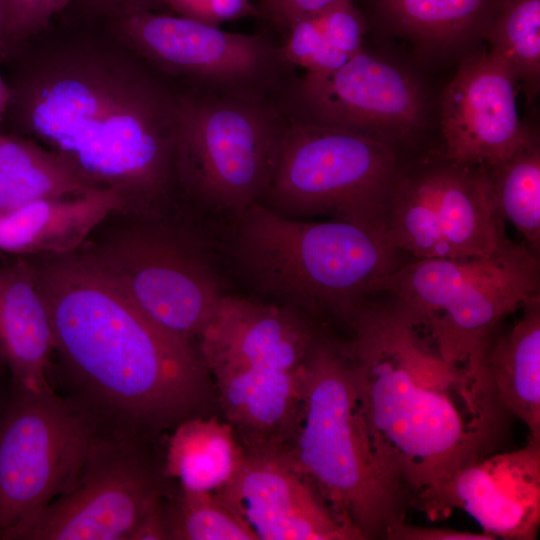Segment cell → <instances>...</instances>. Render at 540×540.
<instances>
[{
    "mask_svg": "<svg viewBox=\"0 0 540 540\" xmlns=\"http://www.w3.org/2000/svg\"><path fill=\"white\" fill-rule=\"evenodd\" d=\"M517 86L507 63L493 52L465 59L441 97L444 153L484 166L512 154L531 130L520 120Z\"/></svg>",
    "mask_w": 540,
    "mask_h": 540,
    "instance_id": "obj_16",
    "label": "cell"
},
{
    "mask_svg": "<svg viewBox=\"0 0 540 540\" xmlns=\"http://www.w3.org/2000/svg\"><path fill=\"white\" fill-rule=\"evenodd\" d=\"M344 344L374 447L417 505L495 445L505 410L488 375L446 361L390 300L359 304Z\"/></svg>",
    "mask_w": 540,
    "mask_h": 540,
    "instance_id": "obj_3",
    "label": "cell"
},
{
    "mask_svg": "<svg viewBox=\"0 0 540 540\" xmlns=\"http://www.w3.org/2000/svg\"><path fill=\"white\" fill-rule=\"evenodd\" d=\"M291 116L355 132L397 147L423 127L426 97L400 65L366 50L339 68L304 73L290 84Z\"/></svg>",
    "mask_w": 540,
    "mask_h": 540,
    "instance_id": "obj_15",
    "label": "cell"
},
{
    "mask_svg": "<svg viewBox=\"0 0 540 540\" xmlns=\"http://www.w3.org/2000/svg\"><path fill=\"white\" fill-rule=\"evenodd\" d=\"M417 507L430 519L458 508L495 538L532 540L540 524V441L473 461L424 498Z\"/></svg>",
    "mask_w": 540,
    "mask_h": 540,
    "instance_id": "obj_17",
    "label": "cell"
},
{
    "mask_svg": "<svg viewBox=\"0 0 540 540\" xmlns=\"http://www.w3.org/2000/svg\"><path fill=\"white\" fill-rule=\"evenodd\" d=\"M266 95L197 87L178 96L175 171L189 196L238 217L260 202L289 118Z\"/></svg>",
    "mask_w": 540,
    "mask_h": 540,
    "instance_id": "obj_8",
    "label": "cell"
},
{
    "mask_svg": "<svg viewBox=\"0 0 540 540\" xmlns=\"http://www.w3.org/2000/svg\"><path fill=\"white\" fill-rule=\"evenodd\" d=\"M169 529L163 498L157 501L141 518L129 540H166Z\"/></svg>",
    "mask_w": 540,
    "mask_h": 540,
    "instance_id": "obj_34",
    "label": "cell"
},
{
    "mask_svg": "<svg viewBox=\"0 0 540 540\" xmlns=\"http://www.w3.org/2000/svg\"><path fill=\"white\" fill-rule=\"evenodd\" d=\"M244 458L245 448L227 421L197 415L174 426L163 474L183 490L216 492L234 479Z\"/></svg>",
    "mask_w": 540,
    "mask_h": 540,
    "instance_id": "obj_23",
    "label": "cell"
},
{
    "mask_svg": "<svg viewBox=\"0 0 540 540\" xmlns=\"http://www.w3.org/2000/svg\"><path fill=\"white\" fill-rule=\"evenodd\" d=\"M521 308L513 328L491 339L484 364L500 406L540 441V296Z\"/></svg>",
    "mask_w": 540,
    "mask_h": 540,
    "instance_id": "obj_22",
    "label": "cell"
},
{
    "mask_svg": "<svg viewBox=\"0 0 540 540\" xmlns=\"http://www.w3.org/2000/svg\"><path fill=\"white\" fill-rule=\"evenodd\" d=\"M539 255L505 241L470 258H408L378 285L449 363L487 374L484 356L508 314L539 297Z\"/></svg>",
    "mask_w": 540,
    "mask_h": 540,
    "instance_id": "obj_7",
    "label": "cell"
},
{
    "mask_svg": "<svg viewBox=\"0 0 540 540\" xmlns=\"http://www.w3.org/2000/svg\"><path fill=\"white\" fill-rule=\"evenodd\" d=\"M501 0H371L389 32L423 55H441L484 38Z\"/></svg>",
    "mask_w": 540,
    "mask_h": 540,
    "instance_id": "obj_21",
    "label": "cell"
},
{
    "mask_svg": "<svg viewBox=\"0 0 540 540\" xmlns=\"http://www.w3.org/2000/svg\"><path fill=\"white\" fill-rule=\"evenodd\" d=\"M496 209L513 224L535 254L540 251V143L530 130L525 141L505 159L485 166Z\"/></svg>",
    "mask_w": 540,
    "mask_h": 540,
    "instance_id": "obj_26",
    "label": "cell"
},
{
    "mask_svg": "<svg viewBox=\"0 0 540 540\" xmlns=\"http://www.w3.org/2000/svg\"><path fill=\"white\" fill-rule=\"evenodd\" d=\"M363 539L384 537L406 498L381 461L344 345L318 333L305 359L300 405L281 450Z\"/></svg>",
    "mask_w": 540,
    "mask_h": 540,
    "instance_id": "obj_4",
    "label": "cell"
},
{
    "mask_svg": "<svg viewBox=\"0 0 540 540\" xmlns=\"http://www.w3.org/2000/svg\"><path fill=\"white\" fill-rule=\"evenodd\" d=\"M317 333L289 305L225 295L199 333L227 422L248 450H282L296 421Z\"/></svg>",
    "mask_w": 540,
    "mask_h": 540,
    "instance_id": "obj_5",
    "label": "cell"
},
{
    "mask_svg": "<svg viewBox=\"0 0 540 540\" xmlns=\"http://www.w3.org/2000/svg\"><path fill=\"white\" fill-rule=\"evenodd\" d=\"M140 432L104 425L74 486L35 516L15 540H129L161 498L160 476Z\"/></svg>",
    "mask_w": 540,
    "mask_h": 540,
    "instance_id": "obj_13",
    "label": "cell"
},
{
    "mask_svg": "<svg viewBox=\"0 0 540 540\" xmlns=\"http://www.w3.org/2000/svg\"><path fill=\"white\" fill-rule=\"evenodd\" d=\"M95 185L66 156L18 135L0 132V213L29 202L85 194Z\"/></svg>",
    "mask_w": 540,
    "mask_h": 540,
    "instance_id": "obj_24",
    "label": "cell"
},
{
    "mask_svg": "<svg viewBox=\"0 0 540 540\" xmlns=\"http://www.w3.org/2000/svg\"><path fill=\"white\" fill-rule=\"evenodd\" d=\"M71 0H0V11L6 41L12 57L22 44L48 28L52 19Z\"/></svg>",
    "mask_w": 540,
    "mask_h": 540,
    "instance_id": "obj_29",
    "label": "cell"
},
{
    "mask_svg": "<svg viewBox=\"0 0 540 540\" xmlns=\"http://www.w3.org/2000/svg\"><path fill=\"white\" fill-rule=\"evenodd\" d=\"M484 38L534 100L540 88V0H501Z\"/></svg>",
    "mask_w": 540,
    "mask_h": 540,
    "instance_id": "obj_27",
    "label": "cell"
},
{
    "mask_svg": "<svg viewBox=\"0 0 540 540\" xmlns=\"http://www.w3.org/2000/svg\"><path fill=\"white\" fill-rule=\"evenodd\" d=\"M109 20L116 35L151 63L201 88L268 93L289 66L280 46L262 35L150 10Z\"/></svg>",
    "mask_w": 540,
    "mask_h": 540,
    "instance_id": "obj_14",
    "label": "cell"
},
{
    "mask_svg": "<svg viewBox=\"0 0 540 540\" xmlns=\"http://www.w3.org/2000/svg\"><path fill=\"white\" fill-rule=\"evenodd\" d=\"M340 0H261L262 10L273 23L287 30L296 22L319 14Z\"/></svg>",
    "mask_w": 540,
    "mask_h": 540,
    "instance_id": "obj_31",
    "label": "cell"
},
{
    "mask_svg": "<svg viewBox=\"0 0 540 540\" xmlns=\"http://www.w3.org/2000/svg\"><path fill=\"white\" fill-rule=\"evenodd\" d=\"M238 219L235 256L261 291L344 321L408 259L380 228L290 218L261 203Z\"/></svg>",
    "mask_w": 540,
    "mask_h": 540,
    "instance_id": "obj_6",
    "label": "cell"
},
{
    "mask_svg": "<svg viewBox=\"0 0 540 540\" xmlns=\"http://www.w3.org/2000/svg\"><path fill=\"white\" fill-rule=\"evenodd\" d=\"M10 57H12V51L4 35L3 22H2V16H1V11H0V61L7 60Z\"/></svg>",
    "mask_w": 540,
    "mask_h": 540,
    "instance_id": "obj_37",
    "label": "cell"
},
{
    "mask_svg": "<svg viewBox=\"0 0 540 540\" xmlns=\"http://www.w3.org/2000/svg\"><path fill=\"white\" fill-rule=\"evenodd\" d=\"M220 493L258 540H354L362 536L328 506L281 450H248Z\"/></svg>",
    "mask_w": 540,
    "mask_h": 540,
    "instance_id": "obj_18",
    "label": "cell"
},
{
    "mask_svg": "<svg viewBox=\"0 0 540 540\" xmlns=\"http://www.w3.org/2000/svg\"><path fill=\"white\" fill-rule=\"evenodd\" d=\"M105 424L73 396L11 382L0 416V539L17 534L75 484Z\"/></svg>",
    "mask_w": 540,
    "mask_h": 540,
    "instance_id": "obj_11",
    "label": "cell"
},
{
    "mask_svg": "<svg viewBox=\"0 0 540 540\" xmlns=\"http://www.w3.org/2000/svg\"><path fill=\"white\" fill-rule=\"evenodd\" d=\"M82 7L90 13L116 18L136 11H159L165 7L162 0H78Z\"/></svg>",
    "mask_w": 540,
    "mask_h": 540,
    "instance_id": "obj_33",
    "label": "cell"
},
{
    "mask_svg": "<svg viewBox=\"0 0 540 540\" xmlns=\"http://www.w3.org/2000/svg\"><path fill=\"white\" fill-rule=\"evenodd\" d=\"M11 392V378L8 371L0 361V416L8 402Z\"/></svg>",
    "mask_w": 540,
    "mask_h": 540,
    "instance_id": "obj_35",
    "label": "cell"
},
{
    "mask_svg": "<svg viewBox=\"0 0 540 540\" xmlns=\"http://www.w3.org/2000/svg\"><path fill=\"white\" fill-rule=\"evenodd\" d=\"M7 86L8 134L63 154L117 191L122 214L162 217L178 186V96L131 61L92 48L27 65Z\"/></svg>",
    "mask_w": 540,
    "mask_h": 540,
    "instance_id": "obj_1",
    "label": "cell"
},
{
    "mask_svg": "<svg viewBox=\"0 0 540 540\" xmlns=\"http://www.w3.org/2000/svg\"><path fill=\"white\" fill-rule=\"evenodd\" d=\"M123 212L124 202L111 188L35 200L0 213V253L11 256L72 253L109 217Z\"/></svg>",
    "mask_w": 540,
    "mask_h": 540,
    "instance_id": "obj_20",
    "label": "cell"
},
{
    "mask_svg": "<svg viewBox=\"0 0 540 540\" xmlns=\"http://www.w3.org/2000/svg\"><path fill=\"white\" fill-rule=\"evenodd\" d=\"M118 214L79 250L158 324L197 338L224 296L206 255L162 217Z\"/></svg>",
    "mask_w": 540,
    "mask_h": 540,
    "instance_id": "obj_10",
    "label": "cell"
},
{
    "mask_svg": "<svg viewBox=\"0 0 540 540\" xmlns=\"http://www.w3.org/2000/svg\"><path fill=\"white\" fill-rule=\"evenodd\" d=\"M486 167L430 152L400 166L384 219L392 244L411 259L470 258L506 239Z\"/></svg>",
    "mask_w": 540,
    "mask_h": 540,
    "instance_id": "obj_12",
    "label": "cell"
},
{
    "mask_svg": "<svg viewBox=\"0 0 540 540\" xmlns=\"http://www.w3.org/2000/svg\"><path fill=\"white\" fill-rule=\"evenodd\" d=\"M390 540H493L484 532L459 531L451 528L422 527L400 518L389 525L384 537Z\"/></svg>",
    "mask_w": 540,
    "mask_h": 540,
    "instance_id": "obj_32",
    "label": "cell"
},
{
    "mask_svg": "<svg viewBox=\"0 0 540 540\" xmlns=\"http://www.w3.org/2000/svg\"><path fill=\"white\" fill-rule=\"evenodd\" d=\"M400 166L389 144L289 114L259 203L290 218L327 216L385 230Z\"/></svg>",
    "mask_w": 540,
    "mask_h": 540,
    "instance_id": "obj_9",
    "label": "cell"
},
{
    "mask_svg": "<svg viewBox=\"0 0 540 540\" xmlns=\"http://www.w3.org/2000/svg\"><path fill=\"white\" fill-rule=\"evenodd\" d=\"M9 98V90L7 83L4 81L3 77L0 75V125L6 110V106Z\"/></svg>",
    "mask_w": 540,
    "mask_h": 540,
    "instance_id": "obj_36",
    "label": "cell"
},
{
    "mask_svg": "<svg viewBox=\"0 0 540 540\" xmlns=\"http://www.w3.org/2000/svg\"><path fill=\"white\" fill-rule=\"evenodd\" d=\"M54 343L46 305L26 257L0 253V361L11 382L54 389Z\"/></svg>",
    "mask_w": 540,
    "mask_h": 540,
    "instance_id": "obj_19",
    "label": "cell"
},
{
    "mask_svg": "<svg viewBox=\"0 0 540 540\" xmlns=\"http://www.w3.org/2000/svg\"><path fill=\"white\" fill-rule=\"evenodd\" d=\"M25 257L71 396L105 425L140 433L198 415L210 376L191 340L154 321L79 249Z\"/></svg>",
    "mask_w": 540,
    "mask_h": 540,
    "instance_id": "obj_2",
    "label": "cell"
},
{
    "mask_svg": "<svg viewBox=\"0 0 540 540\" xmlns=\"http://www.w3.org/2000/svg\"><path fill=\"white\" fill-rule=\"evenodd\" d=\"M178 15L219 26L256 13L250 0H162Z\"/></svg>",
    "mask_w": 540,
    "mask_h": 540,
    "instance_id": "obj_30",
    "label": "cell"
},
{
    "mask_svg": "<svg viewBox=\"0 0 540 540\" xmlns=\"http://www.w3.org/2000/svg\"><path fill=\"white\" fill-rule=\"evenodd\" d=\"M165 506L169 539L258 540L244 517L218 492L180 488Z\"/></svg>",
    "mask_w": 540,
    "mask_h": 540,
    "instance_id": "obj_28",
    "label": "cell"
},
{
    "mask_svg": "<svg viewBox=\"0 0 540 540\" xmlns=\"http://www.w3.org/2000/svg\"><path fill=\"white\" fill-rule=\"evenodd\" d=\"M287 31L286 42L280 46L283 59L306 73H324L339 68L364 49L366 23L353 0H340Z\"/></svg>",
    "mask_w": 540,
    "mask_h": 540,
    "instance_id": "obj_25",
    "label": "cell"
}]
</instances>
